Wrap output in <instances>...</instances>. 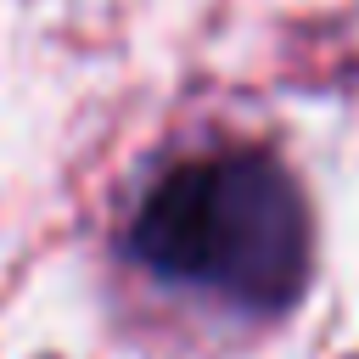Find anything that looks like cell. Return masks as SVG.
<instances>
[{"mask_svg": "<svg viewBox=\"0 0 359 359\" xmlns=\"http://www.w3.org/2000/svg\"><path fill=\"white\" fill-rule=\"evenodd\" d=\"M129 252L174 286L241 314H286L309 292L314 230L297 180L258 146L168 168L129 224Z\"/></svg>", "mask_w": 359, "mask_h": 359, "instance_id": "cell-1", "label": "cell"}]
</instances>
